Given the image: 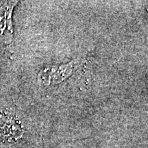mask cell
<instances>
[{"label":"cell","instance_id":"obj_1","mask_svg":"<svg viewBox=\"0 0 148 148\" xmlns=\"http://www.w3.org/2000/svg\"><path fill=\"white\" fill-rule=\"evenodd\" d=\"M16 1H11L5 3L0 8V36L8 44L12 40V12Z\"/></svg>","mask_w":148,"mask_h":148}]
</instances>
